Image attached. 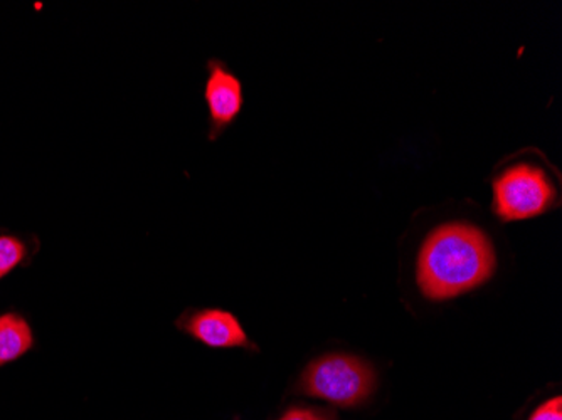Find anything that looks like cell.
Returning a JSON list of instances; mask_svg holds the SVG:
<instances>
[{
    "label": "cell",
    "instance_id": "ba28073f",
    "mask_svg": "<svg viewBox=\"0 0 562 420\" xmlns=\"http://www.w3.org/2000/svg\"><path fill=\"white\" fill-rule=\"evenodd\" d=\"M529 420H562V399L554 397L533 410Z\"/></svg>",
    "mask_w": 562,
    "mask_h": 420
},
{
    "label": "cell",
    "instance_id": "277c9868",
    "mask_svg": "<svg viewBox=\"0 0 562 420\" xmlns=\"http://www.w3.org/2000/svg\"><path fill=\"white\" fill-rule=\"evenodd\" d=\"M204 98L210 110V140H216L227 126L235 123L245 106L241 81L220 59L207 63Z\"/></svg>",
    "mask_w": 562,
    "mask_h": 420
},
{
    "label": "cell",
    "instance_id": "8992f818",
    "mask_svg": "<svg viewBox=\"0 0 562 420\" xmlns=\"http://www.w3.org/2000/svg\"><path fill=\"white\" fill-rule=\"evenodd\" d=\"M33 345V330L21 315L5 313L0 317V366L21 359Z\"/></svg>",
    "mask_w": 562,
    "mask_h": 420
},
{
    "label": "cell",
    "instance_id": "3957f363",
    "mask_svg": "<svg viewBox=\"0 0 562 420\" xmlns=\"http://www.w3.org/2000/svg\"><path fill=\"white\" fill-rule=\"evenodd\" d=\"M492 208L502 223L541 216L558 201V192L548 173L533 163H517L502 170L492 182Z\"/></svg>",
    "mask_w": 562,
    "mask_h": 420
},
{
    "label": "cell",
    "instance_id": "7a4b0ae2",
    "mask_svg": "<svg viewBox=\"0 0 562 420\" xmlns=\"http://www.w3.org/2000/svg\"><path fill=\"white\" fill-rule=\"evenodd\" d=\"M375 388V372L361 356L328 353L306 365L300 390L334 406H361Z\"/></svg>",
    "mask_w": 562,
    "mask_h": 420
},
{
    "label": "cell",
    "instance_id": "5b68a950",
    "mask_svg": "<svg viewBox=\"0 0 562 420\" xmlns=\"http://www.w3.org/2000/svg\"><path fill=\"white\" fill-rule=\"evenodd\" d=\"M177 327L211 349L257 350L232 311L216 308L188 311L177 320Z\"/></svg>",
    "mask_w": 562,
    "mask_h": 420
},
{
    "label": "cell",
    "instance_id": "52a82bcc",
    "mask_svg": "<svg viewBox=\"0 0 562 420\" xmlns=\"http://www.w3.org/2000/svg\"><path fill=\"white\" fill-rule=\"evenodd\" d=\"M25 246L14 236H0V277L8 276L21 264Z\"/></svg>",
    "mask_w": 562,
    "mask_h": 420
},
{
    "label": "cell",
    "instance_id": "9c48e42d",
    "mask_svg": "<svg viewBox=\"0 0 562 420\" xmlns=\"http://www.w3.org/2000/svg\"><path fill=\"white\" fill-rule=\"evenodd\" d=\"M278 420H331L324 410L314 409V407H292L286 410Z\"/></svg>",
    "mask_w": 562,
    "mask_h": 420
},
{
    "label": "cell",
    "instance_id": "6da1fadb",
    "mask_svg": "<svg viewBox=\"0 0 562 420\" xmlns=\"http://www.w3.org/2000/svg\"><path fill=\"white\" fill-rule=\"evenodd\" d=\"M495 268L497 254L487 232L469 223L441 224L419 249L416 283L425 298L447 302L487 283Z\"/></svg>",
    "mask_w": 562,
    "mask_h": 420
}]
</instances>
